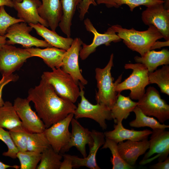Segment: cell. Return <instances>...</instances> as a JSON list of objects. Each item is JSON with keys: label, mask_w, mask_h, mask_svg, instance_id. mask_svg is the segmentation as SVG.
<instances>
[{"label": "cell", "mask_w": 169, "mask_h": 169, "mask_svg": "<svg viewBox=\"0 0 169 169\" xmlns=\"http://www.w3.org/2000/svg\"><path fill=\"white\" fill-rule=\"evenodd\" d=\"M148 29L138 31L133 28L127 29L121 26H111L128 48L138 53L141 56L150 50L152 46L158 40L163 38L161 33L154 26H149Z\"/></svg>", "instance_id": "7a4b0ae2"}, {"label": "cell", "mask_w": 169, "mask_h": 169, "mask_svg": "<svg viewBox=\"0 0 169 169\" xmlns=\"http://www.w3.org/2000/svg\"><path fill=\"white\" fill-rule=\"evenodd\" d=\"M146 7L141 14L143 23L155 26L166 41L169 40V10L165 8L164 3Z\"/></svg>", "instance_id": "4fadbf2b"}, {"label": "cell", "mask_w": 169, "mask_h": 169, "mask_svg": "<svg viewBox=\"0 0 169 169\" xmlns=\"http://www.w3.org/2000/svg\"><path fill=\"white\" fill-rule=\"evenodd\" d=\"M150 168L151 169H169V157L163 161H159L157 163L151 166Z\"/></svg>", "instance_id": "60d3db41"}, {"label": "cell", "mask_w": 169, "mask_h": 169, "mask_svg": "<svg viewBox=\"0 0 169 169\" xmlns=\"http://www.w3.org/2000/svg\"><path fill=\"white\" fill-rule=\"evenodd\" d=\"M92 135L94 140L93 143L89 147L88 155L85 157L81 158L75 155H69L71 158L74 168H78L81 166H85L90 169H100L97 164L96 156L99 149L105 143V136L104 133L92 130Z\"/></svg>", "instance_id": "ac0fdd59"}, {"label": "cell", "mask_w": 169, "mask_h": 169, "mask_svg": "<svg viewBox=\"0 0 169 169\" xmlns=\"http://www.w3.org/2000/svg\"><path fill=\"white\" fill-rule=\"evenodd\" d=\"M31 57V54L26 49L5 44L0 48V73L2 76L13 74Z\"/></svg>", "instance_id": "ba28073f"}, {"label": "cell", "mask_w": 169, "mask_h": 169, "mask_svg": "<svg viewBox=\"0 0 169 169\" xmlns=\"http://www.w3.org/2000/svg\"><path fill=\"white\" fill-rule=\"evenodd\" d=\"M134 60L137 63L144 64L149 72H152L159 66L169 64V51L165 49L158 51L149 50L141 56L135 57Z\"/></svg>", "instance_id": "cb8c5ba5"}, {"label": "cell", "mask_w": 169, "mask_h": 169, "mask_svg": "<svg viewBox=\"0 0 169 169\" xmlns=\"http://www.w3.org/2000/svg\"><path fill=\"white\" fill-rule=\"evenodd\" d=\"M33 28L24 22L15 23L7 29L5 35L6 38V44L13 45L19 44L25 48L35 46L37 47L47 48L52 46L46 42L31 35L30 32Z\"/></svg>", "instance_id": "9c48e42d"}, {"label": "cell", "mask_w": 169, "mask_h": 169, "mask_svg": "<svg viewBox=\"0 0 169 169\" xmlns=\"http://www.w3.org/2000/svg\"><path fill=\"white\" fill-rule=\"evenodd\" d=\"M50 145L44 132H28L27 141V151L41 153Z\"/></svg>", "instance_id": "1f68e13d"}, {"label": "cell", "mask_w": 169, "mask_h": 169, "mask_svg": "<svg viewBox=\"0 0 169 169\" xmlns=\"http://www.w3.org/2000/svg\"><path fill=\"white\" fill-rule=\"evenodd\" d=\"M38 35L53 47L67 50L71 46L74 39L69 37L64 38L59 35L55 31L50 30L40 23L29 24Z\"/></svg>", "instance_id": "603a6c76"}, {"label": "cell", "mask_w": 169, "mask_h": 169, "mask_svg": "<svg viewBox=\"0 0 169 169\" xmlns=\"http://www.w3.org/2000/svg\"><path fill=\"white\" fill-rule=\"evenodd\" d=\"M116 8H118L122 5L126 4L128 6L131 11L134 8L141 5L147 7L154 4L164 3V0H115Z\"/></svg>", "instance_id": "8d00e7d4"}, {"label": "cell", "mask_w": 169, "mask_h": 169, "mask_svg": "<svg viewBox=\"0 0 169 169\" xmlns=\"http://www.w3.org/2000/svg\"><path fill=\"white\" fill-rule=\"evenodd\" d=\"M74 116V113L69 114L44 131L50 146L56 152L60 153L69 141L71 133L69 131V126Z\"/></svg>", "instance_id": "5bb4252c"}, {"label": "cell", "mask_w": 169, "mask_h": 169, "mask_svg": "<svg viewBox=\"0 0 169 169\" xmlns=\"http://www.w3.org/2000/svg\"><path fill=\"white\" fill-rule=\"evenodd\" d=\"M19 79V76L13 73L6 76H3L0 80V107L2 106L5 102L2 98V91L4 87L8 83L17 81Z\"/></svg>", "instance_id": "74e56055"}, {"label": "cell", "mask_w": 169, "mask_h": 169, "mask_svg": "<svg viewBox=\"0 0 169 169\" xmlns=\"http://www.w3.org/2000/svg\"><path fill=\"white\" fill-rule=\"evenodd\" d=\"M21 126L22 122L13 105L9 101L5 102L0 107V127L9 131Z\"/></svg>", "instance_id": "4316f807"}, {"label": "cell", "mask_w": 169, "mask_h": 169, "mask_svg": "<svg viewBox=\"0 0 169 169\" xmlns=\"http://www.w3.org/2000/svg\"><path fill=\"white\" fill-rule=\"evenodd\" d=\"M3 6L13 8V1L12 0H0V7Z\"/></svg>", "instance_id": "ee69618b"}, {"label": "cell", "mask_w": 169, "mask_h": 169, "mask_svg": "<svg viewBox=\"0 0 169 169\" xmlns=\"http://www.w3.org/2000/svg\"><path fill=\"white\" fill-rule=\"evenodd\" d=\"M78 85L80 90L81 101L74 113L75 118L91 119L98 123L103 130H106L107 128L106 120H113L111 108L103 104H92L84 96V85L80 82Z\"/></svg>", "instance_id": "8992f818"}, {"label": "cell", "mask_w": 169, "mask_h": 169, "mask_svg": "<svg viewBox=\"0 0 169 169\" xmlns=\"http://www.w3.org/2000/svg\"><path fill=\"white\" fill-rule=\"evenodd\" d=\"M164 0V5L165 8H166L169 10V0Z\"/></svg>", "instance_id": "7dc6e473"}, {"label": "cell", "mask_w": 169, "mask_h": 169, "mask_svg": "<svg viewBox=\"0 0 169 169\" xmlns=\"http://www.w3.org/2000/svg\"><path fill=\"white\" fill-rule=\"evenodd\" d=\"M64 159L61 161L59 169H72L73 168L72 161L69 155L62 154Z\"/></svg>", "instance_id": "ab89813d"}, {"label": "cell", "mask_w": 169, "mask_h": 169, "mask_svg": "<svg viewBox=\"0 0 169 169\" xmlns=\"http://www.w3.org/2000/svg\"><path fill=\"white\" fill-rule=\"evenodd\" d=\"M25 49L30 53L32 57H37L42 59L52 69L61 68L62 64V59L66 51L53 47L44 49L33 47Z\"/></svg>", "instance_id": "7402d4cb"}, {"label": "cell", "mask_w": 169, "mask_h": 169, "mask_svg": "<svg viewBox=\"0 0 169 169\" xmlns=\"http://www.w3.org/2000/svg\"><path fill=\"white\" fill-rule=\"evenodd\" d=\"M149 146L148 139L139 141L127 140L117 144L121 156L126 163L131 166L135 165L139 156L145 153Z\"/></svg>", "instance_id": "d6986e66"}, {"label": "cell", "mask_w": 169, "mask_h": 169, "mask_svg": "<svg viewBox=\"0 0 169 169\" xmlns=\"http://www.w3.org/2000/svg\"><path fill=\"white\" fill-rule=\"evenodd\" d=\"M133 111L135 114L136 118L130 122L129 125L131 127L138 128L148 127L152 130L169 128V125L161 124L154 118L145 114L137 106Z\"/></svg>", "instance_id": "83f0119b"}, {"label": "cell", "mask_w": 169, "mask_h": 169, "mask_svg": "<svg viewBox=\"0 0 169 169\" xmlns=\"http://www.w3.org/2000/svg\"><path fill=\"white\" fill-rule=\"evenodd\" d=\"M149 84H156L160 88L161 92L169 95V66L163 65L160 69L148 73Z\"/></svg>", "instance_id": "f546056e"}, {"label": "cell", "mask_w": 169, "mask_h": 169, "mask_svg": "<svg viewBox=\"0 0 169 169\" xmlns=\"http://www.w3.org/2000/svg\"><path fill=\"white\" fill-rule=\"evenodd\" d=\"M23 21L16 18L9 14L6 11L4 7H0V34L5 36L8 28L13 24Z\"/></svg>", "instance_id": "d590c367"}, {"label": "cell", "mask_w": 169, "mask_h": 169, "mask_svg": "<svg viewBox=\"0 0 169 169\" xmlns=\"http://www.w3.org/2000/svg\"><path fill=\"white\" fill-rule=\"evenodd\" d=\"M8 131L18 151H27V141L28 132L23 126L16 127Z\"/></svg>", "instance_id": "836d02e7"}, {"label": "cell", "mask_w": 169, "mask_h": 169, "mask_svg": "<svg viewBox=\"0 0 169 169\" xmlns=\"http://www.w3.org/2000/svg\"><path fill=\"white\" fill-rule=\"evenodd\" d=\"M114 54H112L106 66L103 68H96L95 69V78L98 91L96 93L97 103L105 105L110 108L115 102L118 93L115 88L121 81L122 74L120 75L115 82H113L111 70L113 66Z\"/></svg>", "instance_id": "3957f363"}, {"label": "cell", "mask_w": 169, "mask_h": 169, "mask_svg": "<svg viewBox=\"0 0 169 169\" xmlns=\"http://www.w3.org/2000/svg\"><path fill=\"white\" fill-rule=\"evenodd\" d=\"M53 87L61 98L74 103L79 96L80 90L71 76L59 68L43 72L41 77Z\"/></svg>", "instance_id": "5b68a950"}, {"label": "cell", "mask_w": 169, "mask_h": 169, "mask_svg": "<svg viewBox=\"0 0 169 169\" xmlns=\"http://www.w3.org/2000/svg\"><path fill=\"white\" fill-rule=\"evenodd\" d=\"M96 0H82L78 6L79 10V18L82 20L84 19L86 14L88 12V9L91 5L96 6L97 4Z\"/></svg>", "instance_id": "f35d334b"}, {"label": "cell", "mask_w": 169, "mask_h": 169, "mask_svg": "<svg viewBox=\"0 0 169 169\" xmlns=\"http://www.w3.org/2000/svg\"><path fill=\"white\" fill-rule=\"evenodd\" d=\"M96 2L97 4H105L109 8H116L115 0H96Z\"/></svg>", "instance_id": "b9f144b4"}, {"label": "cell", "mask_w": 169, "mask_h": 169, "mask_svg": "<svg viewBox=\"0 0 169 169\" xmlns=\"http://www.w3.org/2000/svg\"><path fill=\"white\" fill-rule=\"evenodd\" d=\"M13 8L17 12L18 18L26 23H40L49 27L48 23L38 14V8L41 4L40 0H22L21 2L13 1Z\"/></svg>", "instance_id": "e0dca14e"}, {"label": "cell", "mask_w": 169, "mask_h": 169, "mask_svg": "<svg viewBox=\"0 0 169 169\" xmlns=\"http://www.w3.org/2000/svg\"><path fill=\"white\" fill-rule=\"evenodd\" d=\"M30 101L27 98L18 97L14 101V109L23 128L31 133L44 132L46 129L44 122L30 105Z\"/></svg>", "instance_id": "8fae6325"}, {"label": "cell", "mask_w": 169, "mask_h": 169, "mask_svg": "<svg viewBox=\"0 0 169 169\" xmlns=\"http://www.w3.org/2000/svg\"><path fill=\"white\" fill-rule=\"evenodd\" d=\"M86 30L92 33L94 38L92 43L87 45L83 42L79 52V56L82 60H84L92 53L95 52L99 46L104 44L106 46L110 45L112 42H119L121 40L116 33L111 27L104 33H99L94 26L90 20L86 18L84 21Z\"/></svg>", "instance_id": "7c38bea8"}, {"label": "cell", "mask_w": 169, "mask_h": 169, "mask_svg": "<svg viewBox=\"0 0 169 169\" xmlns=\"http://www.w3.org/2000/svg\"><path fill=\"white\" fill-rule=\"evenodd\" d=\"M6 38L5 36H2L0 34V48L6 44Z\"/></svg>", "instance_id": "bcb514c9"}, {"label": "cell", "mask_w": 169, "mask_h": 169, "mask_svg": "<svg viewBox=\"0 0 169 169\" xmlns=\"http://www.w3.org/2000/svg\"><path fill=\"white\" fill-rule=\"evenodd\" d=\"M41 153L27 151H18L17 158L20 162V169H35L40 162Z\"/></svg>", "instance_id": "d6a6232c"}, {"label": "cell", "mask_w": 169, "mask_h": 169, "mask_svg": "<svg viewBox=\"0 0 169 169\" xmlns=\"http://www.w3.org/2000/svg\"><path fill=\"white\" fill-rule=\"evenodd\" d=\"M70 123L72 131L69 141L60 153L64 154L68 151L72 147L74 146L80 152L83 157H85L87 156L86 145L88 144L89 147H90L94 142L91 131L83 127L75 118L72 119Z\"/></svg>", "instance_id": "2e32d148"}, {"label": "cell", "mask_w": 169, "mask_h": 169, "mask_svg": "<svg viewBox=\"0 0 169 169\" xmlns=\"http://www.w3.org/2000/svg\"><path fill=\"white\" fill-rule=\"evenodd\" d=\"M124 68L132 69V73L124 81L117 84L115 90L120 94L123 90H129L130 98L138 100L145 93L146 86L149 84L148 71L144 64L139 63L127 64Z\"/></svg>", "instance_id": "277c9868"}, {"label": "cell", "mask_w": 169, "mask_h": 169, "mask_svg": "<svg viewBox=\"0 0 169 169\" xmlns=\"http://www.w3.org/2000/svg\"><path fill=\"white\" fill-rule=\"evenodd\" d=\"M137 102V106L143 113L155 117L160 123L164 124L169 119V105L154 87L147 88Z\"/></svg>", "instance_id": "52a82bcc"}, {"label": "cell", "mask_w": 169, "mask_h": 169, "mask_svg": "<svg viewBox=\"0 0 169 169\" xmlns=\"http://www.w3.org/2000/svg\"><path fill=\"white\" fill-rule=\"evenodd\" d=\"M116 142L105 137V141L101 149L109 148L111 151L112 157L110 161L112 165V169H131L134 168L126 163L121 156L118 150Z\"/></svg>", "instance_id": "4dcf8cb0"}, {"label": "cell", "mask_w": 169, "mask_h": 169, "mask_svg": "<svg viewBox=\"0 0 169 169\" xmlns=\"http://www.w3.org/2000/svg\"><path fill=\"white\" fill-rule=\"evenodd\" d=\"M13 1H17L18 2H21L22 0H12Z\"/></svg>", "instance_id": "c3c4849f"}, {"label": "cell", "mask_w": 169, "mask_h": 169, "mask_svg": "<svg viewBox=\"0 0 169 169\" xmlns=\"http://www.w3.org/2000/svg\"><path fill=\"white\" fill-rule=\"evenodd\" d=\"M112 131L104 133L105 137L114 141L117 143L125 140L139 141L148 139V136L152 133V131L148 129L137 131L129 130L125 128L122 122H118L114 126Z\"/></svg>", "instance_id": "44dd1931"}, {"label": "cell", "mask_w": 169, "mask_h": 169, "mask_svg": "<svg viewBox=\"0 0 169 169\" xmlns=\"http://www.w3.org/2000/svg\"><path fill=\"white\" fill-rule=\"evenodd\" d=\"M0 140L7 145L8 148L7 151L3 153V155L13 159L17 158V154L19 151L14 144L9 131L1 127H0Z\"/></svg>", "instance_id": "e575fe53"}, {"label": "cell", "mask_w": 169, "mask_h": 169, "mask_svg": "<svg viewBox=\"0 0 169 169\" xmlns=\"http://www.w3.org/2000/svg\"><path fill=\"white\" fill-rule=\"evenodd\" d=\"M168 46L169 40L166 41L165 42L156 41L151 47V50H152L156 49H160L162 47Z\"/></svg>", "instance_id": "7bdbcfd3"}, {"label": "cell", "mask_w": 169, "mask_h": 169, "mask_svg": "<svg viewBox=\"0 0 169 169\" xmlns=\"http://www.w3.org/2000/svg\"><path fill=\"white\" fill-rule=\"evenodd\" d=\"M83 43L79 38L74 39L70 48L64 55L61 68L71 76L76 84L78 85L80 82L84 85L87 84L88 81L82 75L78 62L79 52Z\"/></svg>", "instance_id": "9a60e30c"}, {"label": "cell", "mask_w": 169, "mask_h": 169, "mask_svg": "<svg viewBox=\"0 0 169 169\" xmlns=\"http://www.w3.org/2000/svg\"><path fill=\"white\" fill-rule=\"evenodd\" d=\"M62 154L56 152L50 146L41 153L40 163L37 169H59Z\"/></svg>", "instance_id": "f1b7e54d"}, {"label": "cell", "mask_w": 169, "mask_h": 169, "mask_svg": "<svg viewBox=\"0 0 169 169\" xmlns=\"http://www.w3.org/2000/svg\"><path fill=\"white\" fill-rule=\"evenodd\" d=\"M9 168H13L18 169L20 168V166L17 165L11 166L5 164L0 161V169H6Z\"/></svg>", "instance_id": "f6af8a7d"}, {"label": "cell", "mask_w": 169, "mask_h": 169, "mask_svg": "<svg viewBox=\"0 0 169 169\" xmlns=\"http://www.w3.org/2000/svg\"><path fill=\"white\" fill-rule=\"evenodd\" d=\"M27 98L34 104L37 114L46 128L74 113V103L59 96L53 86L41 77L39 84L30 88Z\"/></svg>", "instance_id": "6da1fadb"}, {"label": "cell", "mask_w": 169, "mask_h": 169, "mask_svg": "<svg viewBox=\"0 0 169 169\" xmlns=\"http://www.w3.org/2000/svg\"><path fill=\"white\" fill-rule=\"evenodd\" d=\"M137 104V102L132 100L129 96L118 94L115 102L111 108L115 123L122 122L123 119L127 118Z\"/></svg>", "instance_id": "d4e9b609"}, {"label": "cell", "mask_w": 169, "mask_h": 169, "mask_svg": "<svg viewBox=\"0 0 169 169\" xmlns=\"http://www.w3.org/2000/svg\"><path fill=\"white\" fill-rule=\"evenodd\" d=\"M82 0H60L62 14L59 26L67 37L71 36L72 20L76 8Z\"/></svg>", "instance_id": "484cf974"}, {"label": "cell", "mask_w": 169, "mask_h": 169, "mask_svg": "<svg viewBox=\"0 0 169 169\" xmlns=\"http://www.w3.org/2000/svg\"><path fill=\"white\" fill-rule=\"evenodd\" d=\"M149 141V150L139 162L141 165L149 163L158 158V161L165 160L169 154V131L165 129L152 130Z\"/></svg>", "instance_id": "30bf717a"}, {"label": "cell", "mask_w": 169, "mask_h": 169, "mask_svg": "<svg viewBox=\"0 0 169 169\" xmlns=\"http://www.w3.org/2000/svg\"><path fill=\"white\" fill-rule=\"evenodd\" d=\"M38 11L51 30L55 31L62 14L60 0H41V4L38 8Z\"/></svg>", "instance_id": "ffe728a7"}]
</instances>
